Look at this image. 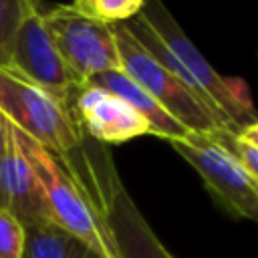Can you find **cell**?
<instances>
[{
    "label": "cell",
    "instance_id": "6da1fadb",
    "mask_svg": "<svg viewBox=\"0 0 258 258\" xmlns=\"http://www.w3.org/2000/svg\"><path fill=\"white\" fill-rule=\"evenodd\" d=\"M58 161L93 208L119 258H175L125 189L105 143L85 135L81 145Z\"/></svg>",
    "mask_w": 258,
    "mask_h": 258
},
{
    "label": "cell",
    "instance_id": "7a4b0ae2",
    "mask_svg": "<svg viewBox=\"0 0 258 258\" xmlns=\"http://www.w3.org/2000/svg\"><path fill=\"white\" fill-rule=\"evenodd\" d=\"M137 14L179 58L208 101L228 119L236 133L258 121V113L252 105L246 83L242 79H228L218 75L216 69L198 50V46L189 40V36L181 30V26L173 20L161 0H143Z\"/></svg>",
    "mask_w": 258,
    "mask_h": 258
},
{
    "label": "cell",
    "instance_id": "3957f363",
    "mask_svg": "<svg viewBox=\"0 0 258 258\" xmlns=\"http://www.w3.org/2000/svg\"><path fill=\"white\" fill-rule=\"evenodd\" d=\"M0 117L56 157L69 155L85 137L69 105L4 67H0Z\"/></svg>",
    "mask_w": 258,
    "mask_h": 258
},
{
    "label": "cell",
    "instance_id": "277c9868",
    "mask_svg": "<svg viewBox=\"0 0 258 258\" xmlns=\"http://www.w3.org/2000/svg\"><path fill=\"white\" fill-rule=\"evenodd\" d=\"M42 18L79 89L95 75L121 67L109 22L64 4L42 12Z\"/></svg>",
    "mask_w": 258,
    "mask_h": 258
},
{
    "label": "cell",
    "instance_id": "5b68a950",
    "mask_svg": "<svg viewBox=\"0 0 258 258\" xmlns=\"http://www.w3.org/2000/svg\"><path fill=\"white\" fill-rule=\"evenodd\" d=\"M111 28L117 42L121 64L119 69L129 75L137 85H141L177 123H181L189 133L200 135H208L216 129H226L185 85H181L147 50H143L135 42L123 22H111Z\"/></svg>",
    "mask_w": 258,
    "mask_h": 258
},
{
    "label": "cell",
    "instance_id": "8992f818",
    "mask_svg": "<svg viewBox=\"0 0 258 258\" xmlns=\"http://www.w3.org/2000/svg\"><path fill=\"white\" fill-rule=\"evenodd\" d=\"M169 145L202 175L208 191L224 206V210H228V214L258 224L256 181L230 153L200 133H187L183 139H171Z\"/></svg>",
    "mask_w": 258,
    "mask_h": 258
},
{
    "label": "cell",
    "instance_id": "52a82bcc",
    "mask_svg": "<svg viewBox=\"0 0 258 258\" xmlns=\"http://www.w3.org/2000/svg\"><path fill=\"white\" fill-rule=\"evenodd\" d=\"M40 4L26 10L12 36L6 69L71 107L77 83L44 24Z\"/></svg>",
    "mask_w": 258,
    "mask_h": 258
},
{
    "label": "cell",
    "instance_id": "ba28073f",
    "mask_svg": "<svg viewBox=\"0 0 258 258\" xmlns=\"http://www.w3.org/2000/svg\"><path fill=\"white\" fill-rule=\"evenodd\" d=\"M71 109L83 133L99 143H123L139 135H153L151 125L123 99L91 83L77 89Z\"/></svg>",
    "mask_w": 258,
    "mask_h": 258
},
{
    "label": "cell",
    "instance_id": "9c48e42d",
    "mask_svg": "<svg viewBox=\"0 0 258 258\" xmlns=\"http://www.w3.org/2000/svg\"><path fill=\"white\" fill-rule=\"evenodd\" d=\"M0 208L12 212L22 222V226L50 220L40 181L20 151L10 123L8 141L0 155Z\"/></svg>",
    "mask_w": 258,
    "mask_h": 258
},
{
    "label": "cell",
    "instance_id": "30bf717a",
    "mask_svg": "<svg viewBox=\"0 0 258 258\" xmlns=\"http://www.w3.org/2000/svg\"><path fill=\"white\" fill-rule=\"evenodd\" d=\"M91 85H97L109 93H113L115 97L123 99L135 113H139L153 129V135L163 137L167 141L171 139H183L187 137V129L177 123L141 85H137L129 75H125L121 69H113V71H105L95 75L91 81Z\"/></svg>",
    "mask_w": 258,
    "mask_h": 258
},
{
    "label": "cell",
    "instance_id": "8fae6325",
    "mask_svg": "<svg viewBox=\"0 0 258 258\" xmlns=\"http://www.w3.org/2000/svg\"><path fill=\"white\" fill-rule=\"evenodd\" d=\"M26 248L24 258H97L79 238L69 234L52 220L24 226Z\"/></svg>",
    "mask_w": 258,
    "mask_h": 258
},
{
    "label": "cell",
    "instance_id": "7c38bea8",
    "mask_svg": "<svg viewBox=\"0 0 258 258\" xmlns=\"http://www.w3.org/2000/svg\"><path fill=\"white\" fill-rule=\"evenodd\" d=\"M40 4V0H0V67L6 69L12 36L18 22L28 8Z\"/></svg>",
    "mask_w": 258,
    "mask_h": 258
},
{
    "label": "cell",
    "instance_id": "4fadbf2b",
    "mask_svg": "<svg viewBox=\"0 0 258 258\" xmlns=\"http://www.w3.org/2000/svg\"><path fill=\"white\" fill-rule=\"evenodd\" d=\"M26 230L8 210L0 208V258H24Z\"/></svg>",
    "mask_w": 258,
    "mask_h": 258
},
{
    "label": "cell",
    "instance_id": "5bb4252c",
    "mask_svg": "<svg viewBox=\"0 0 258 258\" xmlns=\"http://www.w3.org/2000/svg\"><path fill=\"white\" fill-rule=\"evenodd\" d=\"M143 0H97L95 14L105 22H123L141 10Z\"/></svg>",
    "mask_w": 258,
    "mask_h": 258
},
{
    "label": "cell",
    "instance_id": "9a60e30c",
    "mask_svg": "<svg viewBox=\"0 0 258 258\" xmlns=\"http://www.w3.org/2000/svg\"><path fill=\"white\" fill-rule=\"evenodd\" d=\"M238 135H240L244 141H248V143H252V145L258 147V121L252 123V125H248V127H244V129H240Z\"/></svg>",
    "mask_w": 258,
    "mask_h": 258
},
{
    "label": "cell",
    "instance_id": "2e32d148",
    "mask_svg": "<svg viewBox=\"0 0 258 258\" xmlns=\"http://www.w3.org/2000/svg\"><path fill=\"white\" fill-rule=\"evenodd\" d=\"M73 6H75V8H79V10H83V12H87V14L97 16V14H95L97 0H75V4H73Z\"/></svg>",
    "mask_w": 258,
    "mask_h": 258
},
{
    "label": "cell",
    "instance_id": "e0dca14e",
    "mask_svg": "<svg viewBox=\"0 0 258 258\" xmlns=\"http://www.w3.org/2000/svg\"><path fill=\"white\" fill-rule=\"evenodd\" d=\"M6 141H8V123L0 117V155H2V151L6 147Z\"/></svg>",
    "mask_w": 258,
    "mask_h": 258
},
{
    "label": "cell",
    "instance_id": "ac0fdd59",
    "mask_svg": "<svg viewBox=\"0 0 258 258\" xmlns=\"http://www.w3.org/2000/svg\"><path fill=\"white\" fill-rule=\"evenodd\" d=\"M254 181H256V187H258V179H254Z\"/></svg>",
    "mask_w": 258,
    "mask_h": 258
}]
</instances>
